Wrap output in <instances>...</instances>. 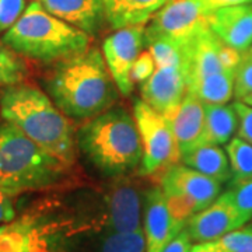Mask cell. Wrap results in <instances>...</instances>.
I'll return each instance as SVG.
<instances>
[{
    "label": "cell",
    "mask_w": 252,
    "mask_h": 252,
    "mask_svg": "<svg viewBox=\"0 0 252 252\" xmlns=\"http://www.w3.org/2000/svg\"><path fill=\"white\" fill-rule=\"evenodd\" d=\"M45 87L66 117L80 121L97 117L118 99L117 84L98 49H87L58 62Z\"/></svg>",
    "instance_id": "obj_1"
},
{
    "label": "cell",
    "mask_w": 252,
    "mask_h": 252,
    "mask_svg": "<svg viewBox=\"0 0 252 252\" xmlns=\"http://www.w3.org/2000/svg\"><path fill=\"white\" fill-rule=\"evenodd\" d=\"M0 115L66 167L74 162L72 124L39 89L20 83L7 87L0 98Z\"/></svg>",
    "instance_id": "obj_2"
},
{
    "label": "cell",
    "mask_w": 252,
    "mask_h": 252,
    "mask_svg": "<svg viewBox=\"0 0 252 252\" xmlns=\"http://www.w3.org/2000/svg\"><path fill=\"white\" fill-rule=\"evenodd\" d=\"M79 146L87 160L107 177H122L140 165L143 147L135 117L111 107L79 132Z\"/></svg>",
    "instance_id": "obj_3"
},
{
    "label": "cell",
    "mask_w": 252,
    "mask_h": 252,
    "mask_svg": "<svg viewBox=\"0 0 252 252\" xmlns=\"http://www.w3.org/2000/svg\"><path fill=\"white\" fill-rule=\"evenodd\" d=\"M1 41L16 54L42 63L61 62L89 49V34L52 16L34 0Z\"/></svg>",
    "instance_id": "obj_4"
},
{
    "label": "cell",
    "mask_w": 252,
    "mask_h": 252,
    "mask_svg": "<svg viewBox=\"0 0 252 252\" xmlns=\"http://www.w3.org/2000/svg\"><path fill=\"white\" fill-rule=\"evenodd\" d=\"M66 165L13 125H0V188L13 195L54 185Z\"/></svg>",
    "instance_id": "obj_5"
},
{
    "label": "cell",
    "mask_w": 252,
    "mask_h": 252,
    "mask_svg": "<svg viewBox=\"0 0 252 252\" xmlns=\"http://www.w3.org/2000/svg\"><path fill=\"white\" fill-rule=\"evenodd\" d=\"M161 189L172 217L187 225L188 220L212 205L221 193V182L185 164H172L161 177Z\"/></svg>",
    "instance_id": "obj_6"
},
{
    "label": "cell",
    "mask_w": 252,
    "mask_h": 252,
    "mask_svg": "<svg viewBox=\"0 0 252 252\" xmlns=\"http://www.w3.org/2000/svg\"><path fill=\"white\" fill-rule=\"evenodd\" d=\"M133 117L143 147L139 172L142 175H152L177 164L181 158V152L170 121L143 99L135 101Z\"/></svg>",
    "instance_id": "obj_7"
},
{
    "label": "cell",
    "mask_w": 252,
    "mask_h": 252,
    "mask_svg": "<svg viewBox=\"0 0 252 252\" xmlns=\"http://www.w3.org/2000/svg\"><path fill=\"white\" fill-rule=\"evenodd\" d=\"M143 198L135 182L119 180L104 193L99 213L91 231H136L142 230Z\"/></svg>",
    "instance_id": "obj_8"
},
{
    "label": "cell",
    "mask_w": 252,
    "mask_h": 252,
    "mask_svg": "<svg viewBox=\"0 0 252 252\" xmlns=\"http://www.w3.org/2000/svg\"><path fill=\"white\" fill-rule=\"evenodd\" d=\"M206 28L207 13L200 0H168L144 28V41L167 38L185 44Z\"/></svg>",
    "instance_id": "obj_9"
},
{
    "label": "cell",
    "mask_w": 252,
    "mask_h": 252,
    "mask_svg": "<svg viewBox=\"0 0 252 252\" xmlns=\"http://www.w3.org/2000/svg\"><path fill=\"white\" fill-rule=\"evenodd\" d=\"M144 45V26L117 30L102 44V55L118 91L129 97L133 91L130 70Z\"/></svg>",
    "instance_id": "obj_10"
},
{
    "label": "cell",
    "mask_w": 252,
    "mask_h": 252,
    "mask_svg": "<svg viewBox=\"0 0 252 252\" xmlns=\"http://www.w3.org/2000/svg\"><path fill=\"white\" fill-rule=\"evenodd\" d=\"M62 240L55 227L34 217L0 224V252H61Z\"/></svg>",
    "instance_id": "obj_11"
},
{
    "label": "cell",
    "mask_w": 252,
    "mask_h": 252,
    "mask_svg": "<svg viewBox=\"0 0 252 252\" xmlns=\"http://www.w3.org/2000/svg\"><path fill=\"white\" fill-rule=\"evenodd\" d=\"M247 223L235 207L234 202L224 190L212 205L190 217L185 230L192 241L210 243L217 241L223 235Z\"/></svg>",
    "instance_id": "obj_12"
},
{
    "label": "cell",
    "mask_w": 252,
    "mask_h": 252,
    "mask_svg": "<svg viewBox=\"0 0 252 252\" xmlns=\"http://www.w3.org/2000/svg\"><path fill=\"white\" fill-rule=\"evenodd\" d=\"M185 225L172 217L161 187L150 188L143 196V233L146 252H162Z\"/></svg>",
    "instance_id": "obj_13"
},
{
    "label": "cell",
    "mask_w": 252,
    "mask_h": 252,
    "mask_svg": "<svg viewBox=\"0 0 252 252\" xmlns=\"http://www.w3.org/2000/svg\"><path fill=\"white\" fill-rule=\"evenodd\" d=\"M187 94V81L182 67H157L140 83V95L162 117L170 118L178 109Z\"/></svg>",
    "instance_id": "obj_14"
},
{
    "label": "cell",
    "mask_w": 252,
    "mask_h": 252,
    "mask_svg": "<svg viewBox=\"0 0 252 252\" xmlns=\"http://www.w3.org/2000/svg\"><path fill=\"white\" fill-rule=\"evenodd\" d=\"M223 45L224 42L210 27L200 31L198 35L184 44L182 72L187 81V89L206 76L227 70L220 59V51Z\"/></svg>",
    "instance_id": "obj_15"
},
{
    "label": "cell",
    "mask_w": 252,
    "mask_h": 252,
    "mask_svg": "<svg viewBox=\"0 0 252 252\" xmlns=\"http://www.w3.org/2000/svg\"><path fill=\"white\" fill-rule=\"evenodd\" d=\"M207 23L225 45L241 54L252 46V6L250 4L215 10L207 14Z\"/></svg>",
    "instance_id": "obj_16"
},
{
    "label": "cell",
    "mask_w": 252,
    "mask_h": 252,
    "mask_svg": "<svg viewBox=\"0 0 252 252\" xmlns=\"http://www.w3.org/2000/svg\"><path fill=\"white\" fill-rule=\"evenodd\" d=\"M52 16L94 35L105 21L102 0H38Z\"/></svg>",
    "instance_id": "obj_17"
},
{
    "label": "cell",
    "mask_w": 252,
    "mask_h": 252,
    "mask_svg": "<svg viewBox=\"0 0 252 252\" xmlns=\"http://www.w3.org/2000/svg\"><path fill=\"white\" fill-rule=\"evenodd\" d=\"M61 252H146L143 228L136 231H89V235L66 243Z\"/></svg>",
    "instance_id": "obj_18"
},
{
    "label": "cell",
    "mask_w": 252,
    "mask_h": 252,
    "mask_svg": "<svg viewBox=\"0 0 252 252\" xmlns=\"http://www.w3.org/2000/svg\"><path fill=\"white\" fill-rule=\"evenodd\" d=\"M167 119L170 121L181 154L187 153L198 144L199 137L203 132L205 102L190 91H187L178 109Z\"/></svg>",
    "instance_id": "obj_19"
},
{
    "label": "cell",
    "mask_w": 252,
    "mask_h": 252,
    "mask_svg": "<svg viewBox=\"0 0 252 252\" xmlns=\"http://www.w3.org/2000/svg\"><path fill=\"white\" fill-rule=\"evenodd\" d=\"M168 0H102L105 21L114 30L144 26Z\"/></svg>",
    "instance_id": "obj_20"
},
{
    "label": "cell",
    "mask_w": 252,
    "mask_h": 252,
    "mask_svg": "<svg viewBox=\"0 0 252 252\" xmlns=\"http://www.w3.org/2000/svg\"><path fill=\"white\" fill-rule=\"evenodd\" d=\"M238 129V117L234 105L205 104V126L198 144H227Z\"/></svg>",
    "instance_id": "obj_21"
},
{
    "label": "cell",
    "mask_w": 252,
    "mask_h": 252,
    "mask_svg": "<svg viewBox=\"0 0 252 252\" xmlns=\"http://www.w3.org/2000/svg\"><path fill=\"white\" fill-rule=\"evenodd\" d=\"M182 164L188 165L196 171L220 181L221 184L231 180V167L227 153L219 146L213 144H199L187 153L181 154Z\"/></svg>",
    "instance_id": "obj_22"
},
{
    "label": "cell",
    "mask_w": 252,
    "mask_h": 252,
    "mask_svg": "<svg viewBox=\"0 0 252 252\" xmlns=\"http://www.w3.org/2000/svg\"><path fill=\"white\" fill-rule=\"evenodd\" d=\"M234 72L213 73L189 86L187 91L195 94L205 104H228L234 95Z\"/></svg>",
    "instance_id": "obj_23"
},
{
    "label": "cell",
    "mask_w": 252,
    "mask_h": 252,
    "mask_svg": "<svg viewBox=\"0 0 252 252\" xmlns=\"http://www.w3.org/2000/svg\"><path fill=\"white\" fill-rule=\"evenodd\" d=\"M144 44L149 46L156 67H182L184 44L167 38H152L144 41Z\"/></svg>",
    "instance_id": "obj_24"
},
{
    "label": "cell",
    "mask_w": 252,
    "mask_h": 252,
    "mask_svg": "<svg viewBox=\"0 0 252 252\" xmlns=\"http://www.w3.org/2000/svg\"><path fill=\"white\" fill-rule=\"evenodd\" d=\"M225 153L231 167V180H243L252 175V144L241 137H233L227 146Z\"/></svg>",
    "instance_id": "obj_25"
},
{
    "label": "cell",
    "mask_w": 252,
    "mask_h": 252,
    "mask_svg": "<svg viewBox=\"0 0 252 252\" xmlns=\"http://www.w3.org/2000/svg\"><path fill=\"white\" fill-rule=\"evenodd\" d=\"M26 74V63L20 59L18 54L0 41V87L18 84L24 80Z\"/></svg>",
    "instance_id": "obj_26"
},
{
    "label": "cell",
    "mask_w": 252,
    "mask_h": 252,
    "mask_svg": "<svg viewBox=\"0 0 252 252\" xmlns=\"http://www.w3.org/2000/svg\"><path fill=\"white\" fill-rule=\"evenodd\" d=\"M225 192L234 202L245 223H248L252 219V175L243 180H230Z\"/></svg>",
    "instance_id": "obj_27"
},
{
    "label": "cell",
    "mask_w": 252,
    "mask_h": 252,
    "mask_svg": "<svg viewBox=\"0 0 252 252\" xmlns=\"http://www.w3.org/2000/svg\"><path fill=\"white\" fill-rule=\"evenodd\" d=\"M252 94V46L241 55V61L234 72V97L241 101Z\"/></svg>",
    "instance_id": "obj_28"
},
{
    "label": "cell",
    "mask_w": 252,
    "mask_h": 252,
    "mask_svg": "<svg viewBox=\"0 0 252 252\" xmlns=\"http://www.w3.org/2000/svg\"><path fill=\"white\" fill-rule=\"evenodd\" d=\"M215 243L224 252H252V223L230 231Z\"/></svg>",
    "instance_id": "obj_29"
},
{
    "label": "cell",
    "mask_w": 252,
    "mask_h": 252,
    "mask_svg": "<svg viewBox=\"0 0 252 252\" xmlns=\"http://www.w3.org/2000/svg\"><path fill=\"white\" fill-rule=\"evenodd\" d=\"M26 10V0H0V34L6 32Z\"/></svg>",
    "instance_id": "obj_30"
},
{
    "label": "cell",
    "mask_w": 252,
    "mask_h": 252,
    "mask_svg": "<svg viewBox=\"0 0 252 252\" xmlns=\"http://www.w3.org/2000/svg\"><path fill=\"white\" fill-rule=\"evenodd\" d=\"M234 109L238 117V129L237 135L245 140L247 143L252 144V107L243 101H235Z\"/></svg>",
    "instance_id": "obj_31"
},
{
    "label": "cell",
    "mask_w": 252,
    "mask_h": 252,
    "mask_svg": "<svg viewBox=\"0 0 252 252\" xmlns=\"http://www.w3.org/2000/svg\"><path fill=\"white\" fill-rule=\"evenodd\" d=\"M154 67H156V63L152 54L147 51V52H140V55L136 58L135 63L132 66V70H130V79L135 83H143L144 80H147L154 72Z\"/></svg>",
    "instance_id": "obj_32"
},
{
    "label": "cell",
    "mask_w": 252,
    "mask_h": 252,
    "mask_svg": "<svg viewBox=\"0 0 252 252\" xmlns=\"http://www.w3.org/2000/svg\"><path fill=\"white\" fill-rule=\"evenodd\" d=\"M13 196H14L13 193L0 188V224L9 223L16 217Z\"/></svg>",
    "instance_id": "obj_33"
},
{
    "label": "cell",
    "mask_w": 252,
    "mask_h": 252,
    "mask_svg": "<svg viewBox=\"0 0 252 252\" xmlns=\"http://www.w3.org/2000/svg\"><path fill=\"white\" fill-rule=\"evenodd\" d=\"M190 247H192V240L189 237L188 231L184 228L181 233L172 238L171 243L162 250V252H189Z\"/></svg>",
    "instance_id": "obj_34"
},
{
    "label": "cell",
    "mask_w": 252,
    "mask_h": 252,
    "mask_svg": "<svg viewBox=\"0 0 252 252\" xmlns=\"http://www.w3.org/2000/svg\"><path fill=\"white\" fill-rule=\"evenodd\" d=\"M248 3H252V0H200V4L207 14L217 9H221V7L248 4Z\"/></svg>",
    "instance_id": "obj_35"
},
{
    "label": "cell",
    "mask_w": 252,
    "mask_h": 252,
    "mask_svg": "<svg viewBox=\"0 0 252 252\" xmlns=\"http://www.w3.org/2000/svg\"><path fill=\"white\" fill-rule=\"evenodd\" d=\"M189 252H224L215 241L210 243H196L190 247Z\"/></svg>",
    "instance_id": "obj_36"
},
{
    "label": "cell",
    "mask_w": 252,
    "mask_h": 252,
    "mask_svg": "<svg viewBox=\"0 0 252 252\" xmlns=\"http://www.w3.org/2000/svg\"><path fill=\"white\" fill-rule=\"evenodd\" d=\"M241 101H243V102H245V104H248V105H251V107H252V94L247 95V97H244Z\"/></svg>",
    "instance_id": "obj_37"
}]
</instances>
